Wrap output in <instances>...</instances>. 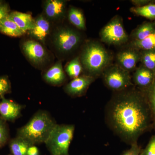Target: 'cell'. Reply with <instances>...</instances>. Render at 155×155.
I'll return each mask as SVG.
<instances>
[{
	"label": "cell",
	"mask_w": 155,
	"mask_h": 155,
	"mask_svg": "<svg viewBox=\"0 0 155 155\" xmlns=\"http://www.w3.org/2000/svg\"><path fill=\"white\" fill-rule=\"evenodd\" d=\"M105 120L110 129L130 146L153 129L145 93L134 86L113 95L106 106Z\"/></svg>",
	"instance_id": "obj_1"
},
{
	"label": "cell",
	"mask_w": 155,
	"mask_h": 155,
	"mask_svg": "<svg viewBox=\"0 0 155 155\" xmlns=\"http://www.w3.org/2000/svg\"><path fill=\"white\" fill-rule=\"evenodd\" d=\"M57 124L48 112L39 110L18 129L17 136L25 139L32 144L45 143Z\"/></svg>",
	"instance_id": "obj_2"
},
{
	"label": "cell",
	"mask_w": 155,
	"mask_h": 155,
	"mask_svg": "<svg viewBox=\"0 0 155 155\" xmlns=\"http://www.w3.org/2000/svg\"><path fill=\"white\" fill-rule=\"evenodd\" d=\"M79 59L85 75L96 79L109 67L112 57L102 45L91 41L84 45Z\"/></svg>",
	"instance_id": "obj_3"
},
{
	"label": "cell",
	"mask_w": 155,
	"mask_h": 155,
	"mask_svg": "<svg viewBox=\"0 0 155 155\" xmlns=\"http://www.w3.org/2000/svg\"><path fill=\"white\" fill-rule=\"evenodd\" d=\"M75 130V125L72 124L55 125L45 143L51 155H69Z\"/></svg>",
	"instance_id": "obj_4"
},
{
	"label": "cell",
	"mask_w": 155,
	"mask_h": 155,
	"mask_svg": "<svg viewBox=\"0 0 155 155\" xmlns=\"http://www.w3.org/2000/svg\"><path fill=\"white\" fill-rule=\"evenodd\" d=\"M102 75L106 86L115 92L123 91L134 86L130 72L118 64L109 66Z\"/></svg>",
	"instance_id": "obj_5"
},
{
	"label": "cell",
	"mask_w": 155,
	"mask_h": 155,
	"mask_svg": "<svg viewBox=\"0 0 155 155\" xmlns=\"http://www.w3.org/2000/svg\"><path fill=\"white\" fill-rule=\"evenodd\" d=\"M81 37L76 31L68 27L58 28L53 35V45L58 52L67 54L75 49L80 44Z\"/></svg>",
	"instance_id": "obj_6"
},
{
	"label": "cell",
	"mask_w": 155,
	"mask_h": 155,
	"mask_svg": "<svg viewBox=\"0 0 155 155\" xmlns=\"http://www.w3.org/2000/svg\"><path fill=\"white\" fill-rule=\"evenodd\" d=\"M101 40L107 44L119 45L127 42L128 36L123 26L122 19L119 16L114 17L101 32Z\"/></svg>",
	"instance_id": "obj_7"
},
{
	"label": "cell",
	"mask_w": 155,
	"mask_h": 155,
	"mask_svg": "<svg viewBox=\"0 0 155 155\" xmlns=\"http://www.w3.org/2000/svg\"><path fill=\"white\" fill-rule=\"evenodd\" d=\"M95 80L90 75H84L72 79L64 87V91L70 96L75 97L82 96Z\"/></svg>",
	"instance_id": "obj_8"
},
{
	"label": "cell",
	"mask_w": 155,
	"mask_h": 155,
	"mask_svg": "<svg viewBox=\"0 0 155 155\" xmlns=\"http://www.w3.org/2000/svg\"><path fill=\"white\" fill-rule=\"evenodd\" d=\"M22 49L25 56L34 64H41L47 57V53L45 48L36 41H26L22 44Z\"/></svg>",
	"instance_id": "obj_9"
},
{
	"label": "cell",
	"mask_w": 155,
	"mask_h": 155,
	"mask_svg": "<svg viewBox=\"0 0 155 155\" xmlns=\"http://www.w3.org/2000/svg\"><path fill=\"white\" fill-rule=\"evenodd\" d=\"M66 1L62 0H48L44 5V16L51 21L62 19L66 13Z\"/></svg>",
	"instance_id": "obj_10"
},
{
	"label": "cell",
	"mask_w": 155,
	"mask_h": 155,
	"mask_svg": "<svg viewBox=\"0 0 155 155\" xmlns=\"http://www.w3.org/2000/svg\"><path fill=\"white\" fill-rule=\"evenodd\" d=\"M116 59L118 65L130 72L134 70L137 62L140 60V54L133 48L121 51L117 54Z\"/></svg>",
	"instance_id": "obj_11"
},
{
	"label": "cell",
	"mask_w": 155,
	"mask_h": 155,
	"mask_svg": "<svg viewBox=\"0 0 155 155\" xmlns=\"http://www.w3.org/2000/svg\"><path fill=\"white\" fill-rule=\"evenodd\" d=\"M155 78V73L143 66L137 69L134 74V85L139 89L145 91L152 85Z\"/></svg>",
	"instance_id": "obj_12"
},
{
	"label": "cell",
	"mask_w": 155,
	"mask_h": 155,
	"mask_svg": "<svg viewBox=\"0 0 155 155\" xmlns=\"http://www.w3.org/2000/svg\"><path fill=\"white\" fill-rule=\"evenodd\" d=\"M24 107V105L3 97L0 102V115L4 120L14 121L20 117Z\"/></svg>",
	"instance_id": "obj_13"
},
{
	"label": "cell",
	"mask_w": 155,
	"mask_h": 155,
	"mask_svg": "<svg viewBox=\"0 0 155 155\" xmlns=\"http://www.w3.org/2000/svg\"><path fill=\"white\" fill-rule=\"evenodd\" d=\"M51 31V23L42 14L35 19L33 29L28 31L31 36L39 41L44 43Z\"/></svg>",
	"instance_id": "obj_14"
},
{
	"label": "cell",
	"mask_w": 155,
	"mask_h": 155,
	"mask_svg": "<svg viewBox=\"0 0 155 155\" xmlns=\"http://www.w3.org/2000/svg\"><path fill=\"white\" fill-rule=\"evenodd\" d=\"M43 78L46 82L54 86H60L65 83L67 78L61 61L48 69L44 74Z\"/></svg>",
	"instance_id": "obj_15"
},
{
	"label": "cell",
	"mask_w": 155,
	"mask_h": 155,
	"mask_svg": "<svg viewBox=\"0 0 155 155\" xmlns=\"http://www.w3.org/2000/svg\"><path fill=\"white\" fill-rule=\"evenodd\" d=\"M8 17L25 32L32 30L34 26L35 19L30 14L14 11L10 13Z\"/></svg>",
	"instance_id": "obj_16"
},
{
	"label": "cell",
	"mask_w": 155,
	"mask_h": 155,
	"mask_svg": "<svg viewBox=\"0 0 155 155\" xmlns=\"http://www.w3.org/2000/svg\"><path fill=\"white\" fill-rule=\"evenodd\" d=\"M0 31L8 36L15 37L22 36L26 33L21 30L8 16L0 22Z\"/></svg>",
	"instance_id": "obj_17"
},
{
	"label": "cell",
	"mask_w": 155,
	"mask_h": 155,
	"mask_svg": "<svg viewBox=\"0 0 155 155\" xmlns=\"http://www.w3.org/2000/svg\"><path fill=\"white\" fill-rule=\"evenodd\" d=\"M25 139L17 136L11 140L9 147L12 155H27V150L31 145Z\"/></svg>",
	"instance_id": "obj_18"
},
{
	"label": "cell",
	"mask_w": 155,
	"mask_h": 155,
	"mask_svg": "<svg viewBox=\"0 0 155 155\" xmlns=\"http://www.w3.org/2000/svg\"><path fill=\"white\" fill-rule=\"evenodd\" d=\"M68 17L69 22L76 28L80 30H85V19L83 13L79 9L75 7L70 8L68 11Z\"/></svg>",
	"instance_id": "obj_19"
},
{
	"label": "cell",
	"mask_w": 155,
	"mask_h": 155,
	"mask_svg": "<svg viewBox=\"0 0 155 155\" xmlns=\"http://www.w3.org/2000/svg\"><path fill=\"white\" fill-rule=\"evenodd\" d=\"M155 31V23L147 22L139 26L132 32L133 41H140L149 36Z\"/></svg>",
	"instance_id": "obj_20"
},
{
	"label": "cell",
	"mask_w": 155,
	"mask_h": 155,
	"mask_svg": "<svg viewBox=\"0 0 155 155\" xmlns=\"http://www.w3.org/2000/svg\"><path fill=\"white\" fill-rule=\"evenodd\" d=\"M131 48L137 50L155 51V31L149 36L140 41H133Z\"/></svg>",
	"instance_id": "obj_21"
},
{
	"label": "cell",
	"mask_w": 155,
	"mask_h": 155,
	"mask_svg": "<svg viewBox=\"0 0 155 155\" xmlns=\"http://www.w3.org/2000/svg\"><path fill=\"white\" fill-rule=\"evenodd\" d=\"M83 69L80 59L76 58L67 64L65 71L68 76L73 79L80 76Z\"/></svg>",
	"instance_id": "obj_22"
},
{
	"label": "cell",
	"mask_w": 155,
	"mask_h": 155,
	"mask_svg": "<svg viewBox=\"0 0 155 155\" xmlns=\"http://www.w3.org/2000/svg\"><path fill=\"white\" fill-rule=\"evenodd\" d=\"M132 13L150 19H155V4H148L140 7L130 8Z\"/></svg>",
	"instance_id": "obj_23"
},
{
	"label": "cell",
	"mask_w": 155,
	"mask_h": 155,
	"mask_svg": "<svg viewBox=\"0 0 155 155\" xmlns=\"http://www.w3.org/2000/svg\"><path fill=\"white\" fill-rule=\"evenodd\" d=\"M140 60L143 67L155 74V51H144L140 54Z\"/></svg>",
	"instance_id": "obj_24"
},
{
	"label": "cell",
	"mask_w": 155,
	"mask_h": 155,
	"mask_svg": "<svg viewBox=\"0 0 155 155\" xmlns=\"http://www.w3.org/2000/svg\"><path fill=\"white\" fill-rule=\"evenodd\" d=\"M144 92L151 114L153 129H154L155 131V78L152 85Z\"/></svg>",
	"instance_id": "obj_25"
},
{
	"label": "cell",
	"mask_w": 155,
	"mask_h": 155,
	"mask_svg": "<svg viewBox=\"0 0 155 155\" xmlns=\"http://www.w3.org/2000/svg\"><path fill=\"white\" fill-rule=\"evenodd\" d=\"M8 132L2 119H0V147H4L8 140Z\"/></svg>",
	"instance_id": "obj_26"
},
{
	"label": "cell",
	"mask_w": 155,
	"mask_h": 155,
	"mask_svg": "<svg viewBox=\"0 0 155 155\" xmlns=\"http://www.w3.org/2000/svg\"><path fill=\"white\" fill-rule=\"evenodd\" d=\"M11 89V83L8 78L0 77V97H4L5 94L10 91Z\"/></svg>",
	"instance_id": "obj_27"
},
{
	"label": "cell",
	"mask_w": 155,
	"mask_h": 155,
	"mask_svg": "<svg viewBox=\"0 0 155 155\" xmlns=\"http://www.w3.org/2000/svg\"><path fill=\"white\" fill-rule=\"evenodd\" d=\"M140 155H155V134L151 137L145 148L142 149Z\"/></svg>",
	"instance_id": "obj_28"
},
{
	"label": "cell",
	"mask_w": 155,
	"mask_h": 155,
	"mask_svg": "<svg viewBox=\"0 0 155 155\" xmlns=\"http://www.w3.org/2000/svg\"><path fill=\"white\" fill-rule=\"evenodd\" d=\"M142 149L138 143L131 145L129 149L123 152L122 155H140Z\"/></svg>",
	"instance_id": "obj_29"
},
{
	"label": "cell",
	"mask_w": 155,
	"mask_h": 155,
	"mask_svg": "<svg viewBox=\"0 0 155 155\" xmlns=\"http://www.w3.org/2000/svg\"><path fill=\"white\" fill-rule=\"evenodd\" d=\"M10 11V8L7 4L2 3L0 5V22L8 16Z\"/></svg>",
	"instance_id": "obj_30"
},
{
	"label": "cell",
	"mask_w": 155,
	"mask_h": 155,
	"mask_svg": "<svg viewBox=\"0 0 155 155\" xmlns=\"http://www.w3.org/2000/svg\"><path fill=\"white\" fill-rule=\"evenodd\" d=\"M39 150L35 145L31 144L28 147L27 155H39Z\"/></svg>",
	"instance_id": "obj_31"
},
{
	"label": "cell",
	"mask_w": 155,
	"mask_h": 155,
	"mask_svg": "<svg viewBox=\"0 0 155 155\" xmlns=\"http://www.w3.org/2000/svg\"><path fill=\"white\" fill-rule=\"evenodd\" d=\"M150 1L147 0H132L131 2L136 7H142V6L146 5H148Z\"/></svg>",
	"instance_id": "obj_32"
},
{
	"label": "cell",
	"mask_w": 155,
	"mask_h": 155,
	"mask_svg": "<svg viewBox=\"0 0 155 155\" xmlns=\"http://www.w3.org/2000/svg\"><path fill=\"white\" fill-rule=\"evenodd\" d=\"M2 1H0V5H2Z\"/></svg>",
	"instance_id": "obj_33"
},
{
	"label": "cell",
	"mask_w": 155,
	"mask_h": 155,
	"mask_svg": "<svg viewBox=\"0 0 155 155\" xmlns=\"http://www.w3.org/2000/svg\"><path fill=\"white\" fill-rule=\"evenodd\" d=\"M11 155V154H10V155Z\"/></svg>",
	"instance_id": "obj_34"
}]
</instances>
